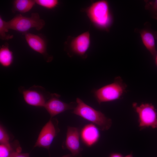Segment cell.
<instances>
[{
  "label": "cell",
  "instance_id": "5bb4252c",
  "mask_svg": "<svg viewBox=\"0 0 157 157\" xmlns=\"http://www.w3.org/2000/svg\"><path fill=\"white\" fill-rule=\"evenodd\" d=\"M13 60V53L9 48L8 44L5 43L0 47V65L4 67H9L12 64Z\"/></svg>",
  "mask_w": 157,
  "mask_h": 157
},
{
  "label": "cell",
  "instance_id": "44dd1931",
  "mask_svg": "<svg viewBox=\"0 0 157 157\" xmlns=\"http://www.w3.org/2000/svg\"><path fill=\"white\" fill-rule=\"evenodd\" d=\"M150 4L152 11L155 13H157V0L151 2Z\"/></svg>",
  "mask_w": 157,
  "mask_h": 157
},
{
  "label": "cell",
  "instance_id": "ba28073f",
  "mask_svg": "<svg viewBox=\"0 0 157 157\" xmlns=\"http://www.w3.org/2000/svg\"><path fill=\"white\" fill-rule=\"evenodd\" d=\"M65 49L68 48L74 54L83 57H85L90 46V34L85 32L65 42Z\"/></svg>",
  "mask_w": 157,
  "mask_h": 157
},
{
  "label": "cell",
  "instance_id": "7a4b0ae2",
  "mask_svg": "<svg viewBox=\"0 0 157 157\" xmlns=\"http://www.w3.org/2000/svg\"><path fill=\"white\" fill-rule=\"evenodd\" d=\"M127 85L121 77H115L114 82L94 90V97L99 104L120 99L126 92Z\"/></svg>",
  "mask_w": 157,
  "mask_h": 157
},
{
  "label": "cell",
  "instance_id": "cb8c5ba5",
  "mask_svg": "<svg viewBox=\"0 0 157 157\" xmlns=\"http://www.w3.org/2000/svg\"><path fill=\"white\" fill-rule=\"evenodd\" d=\"M155 62L156 65L157 66V54L155 57Z\"/></svg>",
  "mask_w": 157,
  "mask_h": 157
},
{
  "label": "cell",
  "instance_id": "2e32d148",
  "mask_svg": "<svg viewBox=\"0 0 157 157\" xmlns=\"http://www.w3.org/2000/svg\"><path fill=\"white\" fill-rule=\"evenodd\" d=\"M21 149L19 146H13L10 143L0 144V157H10L15 151Z\"/></svg>",
  "mask_w": 157,
  "mask_h": 157
},
{
  "label": "cell",
  "instance_id": "30bf717a",
  "mask_svg": "<svg viewBox=\"0 0 157 157\" xmlns=\"http://www.w3.org/2000/svg\"><path fill=\"white\" fill-rule=\"evenodd\" d=\"M80 132L79 128L68 126L64 147L68 150L74 157L81 155L83 150L80 143Z\"/></svg>",
  "mask_w": 157,
  "mask_h": 157
},
{
  "label": "cell",
  "instance_id": "9a60e30c",
  "mask_svg": "<svg viewBox=\"0 0 157 157\" xmlns=\"http://www.w3.org/2000/svg\"><path fill=\"white\" fill-rule=\"evenodd\" d=\"M35 0H15L13 2L12 11L25 13L29 11L35 4Z\"/></svg>",
  "mask_w": 157,
  "mask_h": 157
},
{
  "label": "cell",
  "instance_id": "ffe728a7",
  "mask_svg": "<svg viewBox=\"0 0 157 157\" xmlns=\"http://www.w3.org/2000/svg\"><path fill=\"white\" fill-rule=\"evenodd\" d=\"M22 148L14 152L10 157H29L28 153H21Z\"/></svg>",
  "mask_w": 157,
  "mask_h": 157
},
{
  "label": "cell",
  "instance_id": "277c9868",
  "mask_svg": "<svg viewBox=\"0 0 157 157\" xmlns=\"http://www.w3.org/2000/svg\"><path fill=\"white\" fill-rule=\"evenodd\" d=\"M9 29H12L24 34L30 29L35 28L38 31L42 29L45 25L44 20L41 19L38 13H33L31 17H26L20 14L7 22Z\"/></svg>",
  "mask_w": 157,
  "mask_h": 157
},
{
  "label": "cell",
  "instance_id": "4fadbf2b",
  "mask_svg": "<svg viewBox=\"0 0 157 157\" xmlns=\"http://www.w3.org/2000/svg\"><path fill=\"white\" fill-rule=\"evenodd\" d=\"M143 44L151 55L155 57L157 54L155 44V35L150 31L144 30L140 33Z\"/></svg>",
  "mask_w": 157,
  "mask_h": 157
},
{
  "label": "cell",
  "instance_id": "8992f818",
  "mask_svg": "<svg viewBox=\"0 0 157 157\" xmlns=\"http://www.w3.org/2000/svg\"><path fill=\"white\" fill-rule=\"evenodd\" d=\"M132 106L138 114L140 129L149 127L157 128V112L152 104L143 103L138 106L134 103Z\"/></svg>",
  "mask_w": 157,
  "mask_h": 157
},
{
  "label": "cell",
  "instance_id": "9c48e42d",
  "mask_svg": "<svg viewBox=\"0 0 157 157\" xmlns=\"http://www.w3.org/2000/svg\"><path fill=\"white\" fill-rule=\"evenodd\" d=\"M60 95L57 93H51L49 99L46 102L44 108L49 114L50 118L66 111L73 109L76 103H67L61 100Z\"/></svg>",
  "mask_w": 157,
  "mask_h": 157
},
{
  "label": "cell",
  "instance_id": "d6986e66",
  "mask_svg": "<svg viewBox=\"0 0 157 157\" xmlns=\"http://www.w3.org/2000/svg\"><path fill=\"white\" fill-rule=\"evenodd\" d=\"M10 137L5 128L1 124L0 125V143L3 144L10 143Z\"/></svg>",
  "mask_w": 157,
  "mask_h": 157
},
{
  "label": "cell",
  "instance_id": "e0dca14e",
  "mask_svg": "<svg viewBox=\"0 0 157 157\" xmlns=\"http://www.w3.org/2000/svg\"><path fill=\"white\" fill-rule=\"evenodd\" d=\"M7 22L5 21L0 16V38L2 40H8L13 37V35L6 34L8 31Z\"/></svg>",
  "mask_w": 157,
  "mask_h": 157
},
{
  "label": "cell",
  "instance_id": "7402d4cb",
  "mask_svg": "<svg viewBox=\"0 0 157 157\" xmlns=\"http://www.w3.org/2000/svg\"><path fill=\"white\" fill-rule=\"evenodd\" d=\"M109 157H122V156L119 154L114 153L110 154Z\"/></svg>",
  "mask_w": 157,
  "mask_h": 157
},
{
  "label": "cell",
  "instance_id": "3957f363",
  "mask_svg": "<svg viewBox=\"0 0 157 157\" xmlns=\"http://www.w3.org/2000/svg\"><path fill=\"white\" fill-rule=\"evenodd\" d=\"M92 23L99 28L106 29L111 22V17L108 4L105 0L92 3L85 10Z\"/></svg>",
  "mask_w": 157,
  "mask_h": 157
},
{
  "label": "cell",
  "instance_id": "603a6c76",
  "mask_svg": "<svg viewBox=\"0 0 157 157\" xmlns=\"http://www.w3.org/2000/svg\"><path fill=\"white\" fill-rule=\"evenodd\" d=\"M62 157H74L71 154H68L62 156Z\"/></svg>",
  "mask_w": 157,
  "mask_h": 157
},
{
  "label": "cell",
  "instance_id": "d4e9b609",
  "mask_svg": "<svg viewBox=\"0 0 157 157\" xmlns=\"http://www.w3.org/2000/svg\"><path fill=\"white\" fill-rule=\"evenodd\" d=\"M125 157H133L132 155L131 154L128 155Z\"/></svg>",
  "mask_w": 157,
  "mask_h": 157
},
{
  "label": "cell",
  "instance_id": "5b68a950",
  "mask_svg": "<svg viewBox=\"0 0 157 157\" xmlns=\"http://www.w3.org/2000/svg\"><path fill=\"white\" fill-rule=\"evenodd\" d=\"M18 90L27 104L37 107H44L51 94L40 85H33L28 88L20 86Z\"/></svg>",
  "mask_w": 157,
  "mask_h": 157
},
{
  "label": "cell",
  "instance_id": "52a82bcc",
  "mask_svg": "<svg viewBox=\"0 0 157 157\" xmlns=\"http://www.w3.org/2000/svg\"><path fill=\"white\" fill-rule=\"evenodd\" d=\"M50 118L41 129L34 147H43L49 150L54 138L59 132L57 121Z\"/></svg>",
  "mask_w": 157,
  "mask_h": 157
},
{
  "label": "cell",
  "instance_id": "6da1fadb",
  "mask_svg": "<svg viewBox=\"0 0 157 157\" xmlns=\"http://www.w3.org/2000/svg\"><path fill=\"white\" fill-rule=\"evenodd\" d=\"M72 113L96 125L101 130L106 131L111 127V119L100 111L97 110L85 103L78 98Z\"/></svg>",
  "mask_w": 157,
  "mask_h": 157
},
{
  "label": "cell",
  "instance_id": "7c38bea8",
  "mask_svg": "<svg viewBox=\"0 0 157 157\" xmlns=\"http://www.w3.org/2000/svg\"><path fill=\"white\" fill-rule=\"evenodd\" d=\"M80 136L82 142L86 146L92 147L97 143L99 139V129L93 124H87L80 130Z\"/></svg>",
  "mask_w": 157,
  "mask_h": 157
},
{
  "label": "cell",
  "instance_id": "8fae6325",
  "mask_svg": "<svg viewBox=\"0 0 157 157\" xmlns=\"http://www.w3.org/2000/svg\"><path fill=\"white\" fill-rule=\"evenodd\" d=\"M24 34L26 42L32 49L41 54L46 62L49 63L52 61L53 57L47 52L46 44L43 39L30 33L27 32Z\"/></svg>",
  "mask_w": 157,
  "mask_h": 157
},
{
  "label": "cell",
  "instance_id": "ac0fdd59",
  "mask_svg": "<svg viewBox=\"0 0 157 157\" xmlns=\"http://www.w3.org/2000/svg\"><path fill=\"white\" fill-rule=\"evenodd\" d=\"M35 3L48 9H52L56 7L58 4L57 0H35Z\"/></svg>",
  "mask_w": 157,
  "mask_h": 157
}]
</instances>
